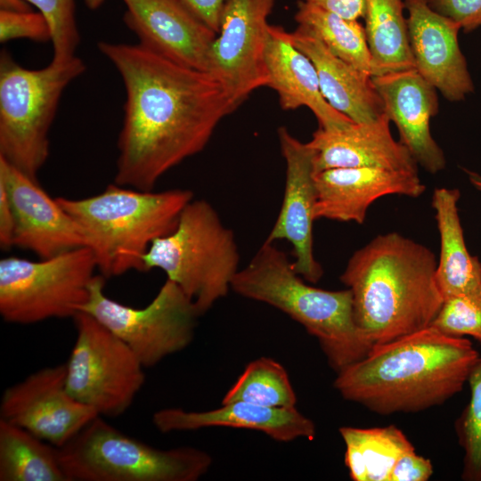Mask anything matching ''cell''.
Instances as JSON below:
<instances>
[{
  "label": "cell",
  "instance_id": "8d00e7d4",
  "mask_svg": "<svg viewBox=\"0 0 481 481\" xmlns=\"http://www.w3.org/2000/svg\"><path fill=\"white\" fill-rule=\"evenodd\" d=\"M14 216L6 190L0 183V246L6 250L13 247Z\"/></svg>",
  "mask_w": 481,
  "mask_h": 481
},
{
  "label": "cell",
  "instance_id": "4316f807",
  "mask_svg": "<svg viewBox=\"0 0 481 481\" xmlns=\"http://www.w3.org/2000/svg\"><path fill=\"white\" fill-rule=\"evenodd\" d=\"M0 481H69L59 450L0 419Z\"/></svg>",
  "mask_w": 481,
  "mask_h": 481
},
{
  "label": "cell",
  "instance_id": "d6a6232c",
  "mask_svg": "<svg viewBox=\"0 0 481 481\" xmlns=\"http://www.w3.org/2000/svg\"><path fill=\"white\" fill-rule=\"evenodd\" d=\"M18 38L37 42L51 41L50 26L40 12L0 11V41L5 43Z\"/></svg>",
  "mask_w": 481,
  "mask_h": 481
},
{
  "label": "cell",
  "instance_id": "7402d4cb",
  "mask_svg": "<svg viewBox=\"0 0 481 481\" xmlns=\"http://www.w3.org/2000/svg\"><path fill=\"white\" fill-rule=\"evenodd\" d=\"M152 423L162 433L225 427L260 431L279 442L315 436L314 423L296 407L270 408L245 402L204 412L165 408L153 413Z\"/></svg>",
  "mask_w": 481,
  "mask_h": 481
},
{
  "label": "cell",
  "instance_id": "8992f818",
  "mask_svg": "<svg viewBox=\"0 0 481 481\" xmlns=\"http://www.w3.org/2000/svg\"><path fill=\"white\" fill-rule=\"evenodd\" d=\"M239 265L233 232L202 199H192L175 230L155 240L143 257L144 272L162 270L192 300L200 316L227 296Z\"/></svg>",
  "mask_w": 481,
  "mask_h": 481
},
{
  "label": "cell",
  "instance_id": "484cf974",
  "mask_svg": "<svg viewBox=\"0 0 481 481\" xmlns=\"http://www.w3.org/2000/svg\"><path fill=\"white\" fill-rule=\"evenodd\" d=\"M404 0H364L372 77L414 67Z\"/></svg>",
  "mask_w": 481,
  "mask_h": 481
},
{
  "label": "cell",
  "instance_id": "30bf717a",
  "mask_svg": "<svg viewBox=\"0 0 481 481\" xmlns=\"http://www.w3.org/2000/svg\"><path fill=\"white\" fill-rule=\"evenodd\" d=\"M104 284L102 274L94 277L88 299L79 312L92 315L124 341L144 368L191 344L200 314L174 281L167 279L153 299L142 308L109 298Z\"/></svg>",
  "mask_w": 481,
  "mask_h": 481
},
{
  "label": "cell",
  "instance_id": "52a82bcc",
  "mask_svg": "<svg viewBox=\"0 0 481 481\" xmlns=\"http://www.w3.org/2000/svg\"><path fill=\"white\" fill-rule=\"evenodd\" d=\"M86 70L75 56L40 69L0 56V157L37 180L49 156L48 134L65 88Z\"/></svg>",
  "mask_w": 481,
  "mask_h": 481
},
{
  "label": "cell",
  "instance_id": "5b68a950",
  "mask_svg": "<svg viewBox=\"0 0 481 481\" xmlns=\"http://www.w3.org/2000/svg\"><path fill=\"white\" fill-rule=\"evenodd\" d=\"M192 199L187 189L142 191L114 183L94 196L56 200L78 225L97 270L107 279L144 272L151 245L175 230Z\"/></svg>",
  "mask_w": 481,
  "mask_h": 481
},
{
  "label": "cell",
  "instance_id": "4fadbf2b",
  "mask_svg": "<svg viewBox=\"0 0 481 481\" xmlns=\"http://www.w3.org/2000/svg\"><path fill=\"white\" fill-rule=\"evenodd\" d=\"M99 416L66 387V364L40 369L7 387L0 419L20 427L59 448Z\"/></svg>",
  "mask_w": 481,
  "mask_h": 481
},
{
  "label": "cell",
  "instance_id": "9a60e30c",
  "mask_svg": "<svg viewBox=\"0 0 481 481\" xmlns=\"http://www.w3.org/2000/svg\"><path fill=\"white\" fill-rule=\"evenodd\" d=\"M0 183L9 197L14 216L13 245L49 258L86 247L74 219L38 184L0 157Z\"/></svg>",
  "mask_w": 481,
  "mask_h": 481
},
{
  "label": "cell",
  "instance_id": "ffe728a7",
  "mask_svg": "<svg viewBox=\"0 0 481 481\" xmlns=\"http://www.w3.org/2000/svg\"><path fill=\"white\" fill-rule=\"evenodd\" d=\"M384 112L378 118L325 130L318 127L307 142L314 151L315 173L338 167H380L418 171V164L390 132Z\"/></svg>",
  "mask_w": 481,
  "mask_h": 481
},
{
  "label": "cell",
  "instance_id": "7a4b0ae2",
  "mask_svg": "<svg viewBox=\"0 0 481 481\" xmlns=\"http://www.w3.org/2000/svg\"><path fill=\"white\" fill-rule=\"evenodd\" d=\"M471 342L432 326L375 345L360 361L339 371L341 396L373 412H418L460 392L479 358Z\"/></svg>",
  "mask_w": 481,
  "mask_h": 481
},
{
  "label": "cell",
  "instance_id": "3957f363",
  "mask_svg": "<svg viewBox=\"0 0 481 481\" xmlns=\"http://www.w3.org/2000/svg\"><path fill=\"white\" fill-rule=\"evenodd\" d=\"M436 265L429 249L397 232L379 234L351 256L340 281L373 346L430 326L444 302Z\"/></svg>",
  "mask_w": 481,
  "mask_h": 481
},
{
  "label": "cell",
  "instance_id": "ac0fdd59",
  "mask_svg": "<svg viewBox=\"0 0 481 481\" xmlns=\"http://www.w3.org/2000/svg\"><path fill=\"white\" fill-rule=\"evenodd\" d=\"M371 82L416 163L431 174L442 171L444 154L430 132V119L439 109L437 90L415 68L371 77Z\"/></svg>",
  "mask_w": 481,
  "mask_h": 481
},
{
  "label": "cell",
  "instance_id": "7c38bea8",
  "mask_svg": "<svg viewBox=\"0 0 481 481\" xmlns=\"http://www.w3.org/2000/svg\"><path fill=\"white\" fill-rule=\"evenodd\" d=\"M275 0H226L212 43L208 70L239 107L255 90L266 86L265 52L267 19Z\"/></svg>",
  "mask_w": 481,
  "mask_h": 481
},
{
  "label": "cell",
  "instance_id": "44dd1931",
  "mask_svg": "<svg viewBox=\"0 0 481 481\" xmlns=\"http://www.w3.org/2000/svg\"><path fill=\"white\" fill-rule=\"evenodd\" d=\"M265 59L266 86L277 93L282 110L307 107L315 116L319 127L325 130L340 129L355 123L325 100L314 65L294 45L289 32L283 28L269 25Z\"/></svg>",
  "mask_w": 481,
  "mask_h": 481
},
{
  "label": "cell",
  "instance_id": "d6986e66",
  "mask_svg": "<svg viewBox=\"0 0 481 481\" xmlns=\"http://www.w3.org/2000/svg\"><path fill=\"white\" fill-rule=\"evenodd\" d=\"M317 200L314 218L365 221L369 207L387 195L417 198L425 192L418 171L380 167H338L314 174Z\"/></svg>",
  "mask_w": 481,
  "mask_h": 481
},
{
  "label": "cell",
  "instance_id": "ab89813d",
  "mask_svg": "<svg viewBox=\"0 0 481 481\" xmlns=\"http://www.w3.org/2000/svg\"><path fill=\"white\" fill-rule=\"evenodd\" d=\"M467 175L471 184L481 192V175L472 171H467Z\"/></svg>",
  "mask_w": 481,
  "mask_h": 481
},
{
  "label": "cell",
  "instance_id": "6da1fadb",
  "mask_svg": "<svg viewBox=\"0 0 481 481\" xmlns=\"http://www.w3.org/2000/svg\"><path fill=\"white\" fill-rule=\"evenodd\" d=\"M126 91L115 183L152 191L160 177L200 152L238 107L209 73L141 45L102 41Z\"/></svg>",
  "mask_w": 481,
  "mask_h": 481
},
{
  "label": "cell",
  "instance_id": "277c9868",
  "mask_svg": "<svg viewBox=\"0 0 481 481\" xmlns=\"http://www.w3.org/2000/svg\"><path fill=\"white\" fill-rule=\"evenodd\" d=\"M296 273L287 254L265 240L232 279L231 289L279 309L315 337L329 364L338 372L364 358L373 345L357 327L347 288L314 287Z\"/></svg>",
  "mask_w": 481,
  "mask_h": 481
},
{
  "label": "cell",
  "instance_id": "5bb4252c",
  "mask_svg": "<svg viewBox=\"0 0 481 481\" xmlns=\"http://www.w3.org/2000/svg\"><path fill=\"white\" fill-rule=\"evenodd\" d=\"M278 138L286 163L283 200L277 219L265 240H283L293 248L292 266L309 283L318 282L322 267L314 253L313 224L317 200L314 151L281 126Z\"/></svg>",
  "mask_w": 481,
  "mask_h": 481
},
{
  "label": "cell",
  "instance_id": "60d3db41",
  "mask_svg": "<svg viewBox=\"0 0 481 481\" xmlns=\"http://www.w3.org/2000/svg\"><path fill=\"white\" fill-rule=\"evenodd\" d=\"M105 0H84L86 5L91 10L98 9Z\"/></svg>",
  "mask_w": 481,
  "mask_h": 481
},
{
  "label": "cell",
  "instance_id": "83f0119b",
  "mask_svg": "<svg viewBox=\"0 0 481 481\" xmlns=\"http://www.w3.org/2000/svg\"><path fill=\"white\" fill-rule=\"evenodd\" d=\"M294 19L298 27L314 35L334 55L372 77L367 37L358 20L344 18L303 0L297 4Z\"/></svg>",
  "mask_w": 481,
  "mask_h": 481
},
{
  "label": "cell",
  "instance_id": "603a6c76",
  "mask_svg": "<svg viewBox=\"0 0 481 481\" xmlns=\"http://www.w3.org/2000/svg\"><path fill=\"white\" fill-rule=\"evenodd\" d=\"M289 37L314 65L321 92L332 108L355 123L372 121L384 113L371 77L334 55L319 38L300 27L289 32Z\"/></svg>",
  "mask_w": 481,
  "mask_h": 481
},
{
  "label": "cell",
  "instance_id": "f546056e",
  "mask_svg": "<svg viewBox=\"0 0 481 481\" xmlns=\"http://www.w3.org/2000/svg\"><path fill=\"white\" fill-rule=\"evenodd\" d=\"M470 399L455 421V431L464 451L461 478L481 481V356L468 379Z\"/></svg>",
  "mask_w": 481,
  "mask_h": 481
},
{
  "label": "cell",
  "instance_id": "2e32d148",
  "mask_svg": "<svg viewBox=\"0 0 481 481\" xmlns=\"http://www.w3.org/2000/svg\"><path fill=\"white\" fill-rule=\"evenodd\" d=\"M414 67L450 102H460L474 84L458 40L461 27L433 10L428 0H404Z\"/></svg>",
  "mask_w": 481,
  "mask_h": 481
},
{
  "label": "cell",
  "instance_id": "f35d334b",
  "mask_svg": "<svg viewBox=\"0 0 481 481\" xmlns=\"http://www.w3.org/2000/svg\"><path fill=\"white\" fill-rule=\"evenodd\" d=\"M30 10L29 3L27 0H0V11L27 12Z\"/></svg>",
  "mask_w": 481,
  "mask_h": 481
},
{
  "label": "cell",
  "instance_id": "cb8c5ba5",
  "mask_svg": "<svg viewBox=\"0 0 481 481\" xmlns=\"http://www.w3.org/2000/svg\"><path fill=\"white\" fill-rule=\"evenodd\" d=\"M457 189L436 188L432 207L440 236L436 281L444 300L481 287V263L469 252L461 224Z\"/></svg>",
  "mask_w": 481,
  "mask_h": 481
},
{
  "label": "cell",
  "instance_id": "e0dca14e",
  "mask_svg": "<svg viewBox=\"0 0 481 481\" xmlns=\"http://www.w3.org/2000/svg\"><path fill=\"white\" fill-rule=\"evenodd\" d=\"M126 25L139 44L179 64L207 72L216 37L181 0H122Z\"/></svg>",
  "mask_w": 481,
  "mask_h": 481
},
{
  "label": "cell",
  "instance_id": "ba28073f",
  "mask_svg": "<svg viewBox=\"0 0 481 481\" xmlns=\"http://www.w3.org/2000/svg\"><path fill=\"white\" fill-rule=\"evenodd\" d=\"M69 481H197L212 464L203 450L159 449L97 416L59 447Z\"/></svg>",
  "mask_w": 481,
  "mask_h": 481
},
{
  "label": "cell",
  "instance_id": "d590c367",
  "mask_svg": "<svg viewBox=\"0 0 481 481\" xmlns=\"http://www.w3.org/2000/svg\"><path fill=\"white\" fill-rule=\"evenodd\" d=\"M204 24L217 34L226 0H181Z\"/></svg>",
  "mask_w": 481,
  "mask_h": 481
},
{
  "label": "cell",
  "instance_id": "74e56055",
  "mask_svg": "<svg viewBox=\"0 0 481 481\" xmlns=\"http://www.w3.org/2000/svg\"><path fill=\"white\" fill-rule=\"evenodd\" d=\"M344 18L358 20L363 18L364 0H303Z\"/></svg>",
  "mask_w": 481,
  "mask_h": 481
},
{
  "label": "cell",
  "instance_id": "836d02e7",
  "mask_svg": "<svg viewBox=\"0 0 481 481\" xmlns=\"http://www.w3.org/2000/svg\"><path fill=\"white\" fill-rule=\"evenodd\" d=\"M428 4L466 33L481 27V0H428Z\"/></svg>",
  "mask_w": 481,
  "mask_h": 481
},
{
  "label": "cell",
  "instance_id": "1f68e13d",
  "mask_svg": "<svg viewBox=\"0 0 481 481\" xmlns=\"http://www.w3.org/2000/svg\"><path fill=\"white\" fill-rule=\"evenodd\" d=\"M430 326L450 336H470L481 343V287L444 299Z\"/></svg>",
  "mask_w": 481,
  "mask_h": 481
},
{
  "label": "cell",
  "instance_id": "d4e9b609",
  "mask_svg": "<svg viewBox=\"0 0 481 481\" xmlns=\"http://www.w3.org/2000/svg\"><path fill=\"white\" fill-rule=\"evenodd\" d=\"M346 445L345 464L354 481H389L400 457L415 449L395 426L377 428L341 427Z\"/></svg>",
  "mask_w": 481,
  "mask_h": 481
},
{
  "label": "cell",
  "instance_id": "8fae6325",
  "mask_svg": "<svg viewBox=\"0 0 481 481\" xmlns=\"http://www.w3.org/2000/svg\"><path fill=\"white\" fill-rule=\"evenodd\" d=\"M77 337L66 364V387L99 416L118 417L142 389L143 365L112 331L92 315L73 316Z\"/></svg>",
  "mask_w": 481,
  "mask_h": 481
},
{
  "label": "cell",
  "instance_id": "9c48e42d",
  "mask_svg": "<svg viewBox=\"0 0 481 481\" xmlns=\"http://www.w3.org/2000/svg\"><path fill=\"white\" fill-rule=\"evenodd\" d=\"M97 270L93 251L80 247L37 261L0 260V315L16 324L72 317L87 301Z\"/></svg>",
  "mask_w": 481,
  "mask_h": 481
},
{
  "label": "cell",
  "instance_id": "e575fe53",
  "mask_svg": "<svg viewBox=\"0 0 481 481\" xmlns=\"http://www.w3.org/2000/svg\"><path fill=\"white\" fill-rule=\"evenodd\" d=\"M433 474L431 461L415 449L403 454L395 463L389 481H427Z\"/></svg>",
  "mask_w": 481,
  "mask_h": 481
},
{
  "label": "cell",
  "instance_id": "f1b7e54d",
  "mask_svg": "<svg viewBox=\"0 0 481 481\" xmlns=\"http://www.w3.org/2000/svg\"><path fill=\"white\" fill-rule=\"evenodd\" d=\"M297 396L285 368L269 357L246 365L222 399V404L245 402L270 408L296 407Z\"/></svg>",
  "mask_w": 481,
  "mask_h": 481
},
{
  "label": "cell",
  "instance_id": "4dcf8cb0",
  "mask_svg": "<svg viewBox=\"0 0 481 481\" xmlns=\"http://www.w3.org/2000/svg\"><path fill=\"white\" fill-rule=\"evenodd\" d=\"M40 12L50 26L53 61H65L75 57L80 42L76 20L75 0H27Z\"/></svg>",
  "mask_w": 481,
  "mask_h": 481
}]
</instances>
